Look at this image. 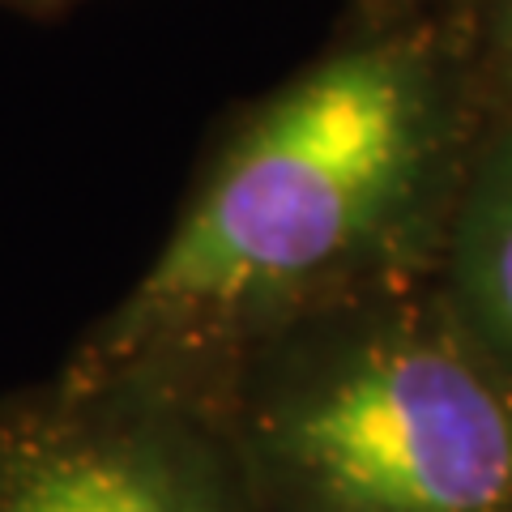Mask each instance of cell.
<instances>
[{"label":"cell","instance_id":"6da1fadb","mask_svg":"<svg viewBox=\"0 0 512 512\" xmlns=\"http://www.w3.org/2000/svg\"><path fill=\"white\" fill-rule=\"evenodd\" d=\"M487 120L448 0H350L218 124L167 239L60 367L197 393L286 320L431 278Z\"/></svg>","mask_w":512,"mask_h":512},{"label":"cell","instance_id":"7a4b0ae2","mask_svg":"<svg viewBox=\"0 0 512 512\" xmlns=\"http://www.w3.org/2000/svg\"><path fill=\"white\" fill-rule=\"evenodd\" d=\"M192 397L252 512H512V384L436 274L286 320Z\"/></svg>","mask_w":512,"mask_h":512},{"label":"cell","instance_id":"3957f363","mask_svg":"<svg viewBox=\"0 0 512 512\" xmlns=\"http://www.w3.org/2000/svg\"><path fill=\"white\" fill-rule=\"evenodd\" d=\"M0 512H252V500L201 397L56 367L0 397Z\"/></svg>","mask_w":512,"mask_h":512},{"label":"cell","instance_id":"277c9868","mask_svg":"<svg viewBox=\"0 0 512 512\" xmlns=\"http://www.w3.org/2000/svg\"><path fill=\"white\" fill-rule=\"evenodd\" d=\"M436 286L466 338L512 384V111L487 120L470 154Z\"/></svg>","mask_w":512,"mask_h":512},{"label":"cell","instance_id":"5b68a950","mask_svg":"<svg viewBox=\"0 0 512 512\" xmlns=\"http://www.w3.org/2000/svg\"><path fill=\"white\" fill-rule=\"evenodd\" d=\"M491 116L512 111V0H448Z\"/></svg>","mask_w":512,"mask_h":512},{"label":"cell","instance_id":"8992f818","mask_svg":"<svg viewBox=\"0 0 512 512\" xmlns=\"http://www.w3.org/2000/svg\"><path fill=\"white\" fill-rule=\"evenodd\" d=\"M5 9H18V13H30V18H52V13H64L73 5H86V0H0Z\"/></svg>","mask_w":512,"mask_h":512},{"label":"cell","instance_id":"52a82bcc","mask_svg":"<svg viewBox=\"0 0 512 512\" xmlns=\"http://www.w3.org/2000/svg\"><path fill=\"white\" fill-rule=\"evenodd\" d=\"M359 5H406V0H359Z\"/></svg>","mask_w":512,"mask_h":512}]
</instances>
